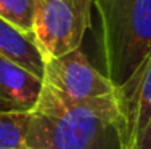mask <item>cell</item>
I'll return each instance as SVG.
<instances>
[{
  "instance_id": "6da1fadb",
  "label": "cell",
  "mask_w": 151,
  "mask_h": 149,
  "mask_svg": "<svg viewBox=\"0 0 151 149\" xmlns=\"http://www.w3.org/2000/svg\"><path fill=\"white\" fill-rule=\"evenodd\" d=\"M27 149H129L116 93L71 101L44 85L26 128Z\"/></svg>"
},
{
  "instance_id": "7a4b0ae2",
  "label": "cell",
  "mask_w": 151,
  "mask_h": 149,
  "mask_svg": "<svg viewBox=\"0 0 151 149\" xmlns=\"http://www.w3.org/2000/svg\"><path fill=\"white\" fill-rule=\"evenodd\" d=\"M105 76L119 90L151 56V0H95Z\"/></svg>"
},
{
  "instance_id": "3957f363",
  "label": "cell",
  "mask_w": 151,
  "mask_h": 149,
  "mask_svg": "<svg viewBox=\"0 0 151 149\" xmlns=\"http://www.w3.org/2000/svg\"><path fill=\"white\" fill-rule=\"evenodd\" d=\"M92 0H35L32 37L45 61L81 48Z\"/></svg>"
},
{
  "instance_id": "277c9868",
  "label": "cell",
  "mask_w": 151,
  "mask_h": 149,
  "mask_svg": "<svg viewBox=\"0 0 151 149\" xmlns=\"http://www.w3.org/2000/svg\"><path fill=\"white\" fill-rule=\"evenodd\" d=\"M42 80L71 101H88L116 93L111 80L90 64L81 48L45 61Z\"/></svg>"
},
{
  "instance_id": "5b68a950",
  "label": "cell",
  "mask_w": 151,
  "mask_h": 149,
  "mask_svg": "<svg viewBox=\"0 0 151 149\" xmlns=\"http://www.w3.org/2000/svg\"><path fill=\"white\" fill-rule=\"evenodd\" d=\"M117 98L125 119L127 144L130 149L151 117V56L117 90Z\"/></svg>"
},
{
  "instance_id": "8992f818",
  "label": "cell",
  "mask_w": 151,
  "mask_h": 149,
  "mask_svg": "<svg viewBox=\"0 0 151 149\" xmlns=\"http://www.w3.org/2000/svg\"><path fill=\"white\" fill-rule=\"evenodd\" d=\"M42 87V79L0 56V112H31Z\"/></svg>"
},
{
  "instance_id": "52a82bcc",
  "label": "cell",
  "mask_w": 151,
  "mask_h": 149,
  "mask_svg": "<svg viewBox=\"0 0 151 149\" xmlns=\"http://www.w3.org/2000/svg\"><path fill=\"white\" fill-rule=\"evenodd\" d=\"M0 56L44 79L45 59L32 34L21 31L3 18H0Z\"/></svg>"
},
{
  "instance_id": "ba28073f",
  "label": "cell",
  "mask_w": 151,
  "mask_h": 149,
  "mask_svg": "<svg viewBox=\"0 0 151 149\" xmlns=\"http://www.w3.org/2000/svg\"><path fill=\"white\" fill-rule=\"evenodd\" d=\"M29 112H0V149H27Z\"/></svg>"
},
{
  "instance_id": "9c48e42d",
  "label": "cell",
  "mask_w": 151,
  "mask_h": 149,
  "mask_svg": "<svg viewBox=\"0 0 151 149\" xmlns=\"http://www.w3.org/2000/svg\"><path fill=\"white\" fill-rule=\"evenodd\" d=\"M34 3L35 0H0V18L24 32L32 34Z\"/></svg>"
},
{
  "instance_id": "30bf717a",
  "label": "cell",
  "mask_w": 151,
  "mask_h": 149,
  "mask_svg": "<svg viewBox=\"0 0 151 149\" xmlns=\"http://www.w3.org/2000/svg\"><path fill=\"white\" fill-rule=\"evenodd\" d=\"M130 149H151V117Z\"/></svg>"
}]
</instances>
